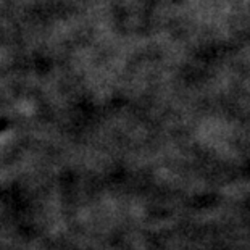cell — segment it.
<instances>
[{
  "mask_svg": "<svg viewBox=\"0 0 250 250\" xmlns=\"http://www.w3.org/2000/svg\"><path fill=\"white\" fill-rule=\"evenodd\" d=\"M7 127H8V121L0 120V132H2L3 129H7Z\"/></svg>",
  "mask_w": 250,
  "mask_h": 250,
  "instance_id": "obj_1",
  "label": "cell"
}]
</instances>
